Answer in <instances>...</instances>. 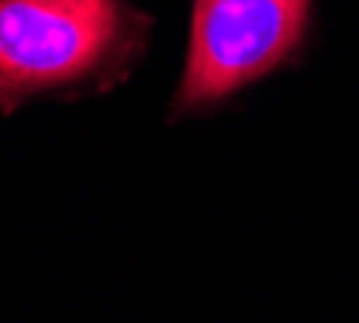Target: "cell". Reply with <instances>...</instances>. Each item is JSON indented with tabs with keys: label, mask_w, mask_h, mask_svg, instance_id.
<instances>
[{
	"label": "cell",
	"mask_w": 359,
	"mask_h": 323,
	"mask_svg": "<svg viewBox=\"0 0 359 323\" xmlns=\"http://www.w3.org/2000/svg\"><path fill=\"white\" fill-rule=\"evenodd\" d=\"M311 0H194L175 110L214 107L276 71L308 33Z\"/></svg>",
	"instance_id": "7a4b0ae2"
},
{
	"label": "cell",
	"mask_w": 359,
	"mask_h": 323,
	"mask_svg": "<svg viewBox=\"0 0 359 323\" xmlns=\"http://www.w3.org/2000/svg\"><path fill=\"white\" fill-rule=\"evenodd\" d=\"M146 39L130 0H0V114L123 81Z\"/></svg>",
	"instance_id": "6da1fadb"
}]
</instances>
